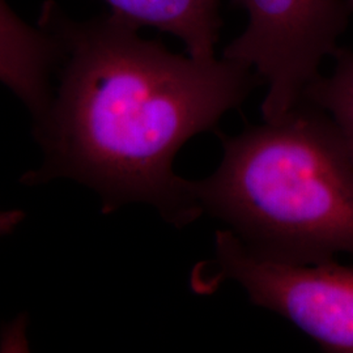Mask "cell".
I'll return each mask as SVG.
<instances>
[{
  "label": "cell",
  "mask_w": 353,
  "mask_h": 353,
  "mask_svg": "<svg viewBox=\"0 0 353 353\" xmlns=\"http://www.w3.org/2000/svg\"><path fill=\"white\" fill-rule=\"evenodd\" d=\"M110 12L137 28L152 26L181 39L192 58H216L220 0H102Z\"/></svg>",
  "instance_id": "6"
},
{
  "label": "cell",
  "mask_w": 353,
  "mask_h": 353,
  "mask_svg": "<svg viewBox=\"0 0 353 353\" xmlns=\"http://www.w3.org/2000/svg\"><path fill=\"white\" fill-rule=\"evenodd\" d=\"M37 24L54 42L55 68L34 119L45 163L28 182L72 178L100 195L103 212L145 203L176 227L196 220L176 153L240 106L258 75L224 57L179 55L112 12L79 20L48 0Z\"/></svg>",
  "instance_id": "1"
},
{
  "label": "cell",
  "mask_w": 353,
  "mask_h": 353,
  "mask_svg": "<svg viewBox=\"0 0 353 353\" xmlns=\"http://www.w3.org/2000/svg\"><path fill=\"white\" fill-rule=\"evenodd\" d=\"M55 48L50 36L0 0V84L37 119L50 99Z\"/></svg>",
  "instance_id": "5"
},
{
  "label": "cell",
  "mask_w": 353,
  "mask_h": 353,
  "mask_svg": "<svg viewBox=\"0 0 353 353\" xmlns=\"http://www.w3.org/2000/svg\"><path fill=\"white\" fill-rule=\"evenodd\" d=\"M24 219V212L19 210H0V237L12 233Z\"/></svg>",
  "instance_id": "9"
},
{
  "label": "cell",
  "mask_w": 353,
  "mask_h": 353,
  "mask_svg": "<svg viewBox=\"0 0 353 353\" xmlns=\"http://www.w3.org/2000/svg\"><path fill=\"white\" fill-rule=\"evenodd\" d=\"M221 139L217 169L190 181L199 214L268 259L353 255V157L326 112L301 100L279 121Z\"/></svg>",
  "instance_id": "2"
},
{
  "label": "cell",
  "mask_w": 353,
  "mask_h": 353,
  "mask_svg": "<svg viewBox=\"0 0 353 353\" xmlns=\"http://www.w3.org/2000/svg\"><path fill=\"white\" fill-rule=\"evenodd\" d=\"M227 281L239 284L254 305L290 321L325 352L353 353V267L268 259L224 229L214 234L211 259L192 270L190 285L210 294Z\"/></svg>",
  "instance_id": "3"
},
{
  "label": "cell",
  "mask_w": 353,
  "mask_h": 353,
  "mask_svg": "<svg viewBox=\"0 0 353 353\" xmlns=\"http://www.w3.org/2000/svg\"><path fill=\"white\" fill-rule=\"evenodd\" d=\"M249 16L223 57L250 67L267 84L263 121L275 122L303 100L338 50L353 17V0H239Z\"/></svg>",
  "instance_id": "4"
},
{
  "label": "cell",
  "mask_w": 353,
  "mask_h": 353,
  "mask_svg": "<svg viewBox=\"0 0 353 353\" xmlns=\"http://www.w3.org/2000/svg\"><path fill=\"white\" fill-rule=\"evenodd\" d=\"M332 58V71L318 76L305 90L303 100L330 115L353 157V51L338 48Z\"/></svg>",
  "instance_id": "7"
},
{
  "label": "cell",
  "mask_w": 353,
  "mask_h": 353,
  "mask_svg": "<svg viewBox=\"0 0 353 353\" xmlns=\"http://www.w3.org/2000/svg\"><path fill=\"white\" fill-rule=\"evenodd\" d=\"M26 318H17L12 323L3 330L0 335V351L3 352H20L28 351L26 341Z\"/></svg>",
  "instance_id": "8"
}]
</instances>
